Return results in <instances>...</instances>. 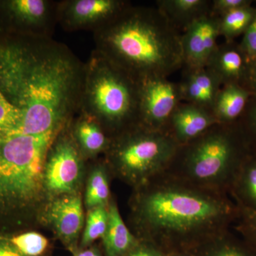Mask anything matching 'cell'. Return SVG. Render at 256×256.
Segmentation results:
<instances>
[{
  "mask_svg": "<svg viewBox=\"0 0 256 256\" xmlns=\"http://www.w3.org/2000/svg\"><path fill=\"white\" fill-rule=\"evenodd\" d=\"M84 76L85 64L52 37H0V92L22 116L16 134L60 132L80 110Z\"/></svg>",
  "mask_w": 256,
  "mask_h": 256,
  "instance_id": "1",
  "label": "cell"
},
{
  "mask_svg": "<svg viewBox=\"0 0 256 256\" xmlns=\"http://www.w3.org/2000/svg\"><path fill=\"white\" fill-rule=\"evenodd\" d=\"M133 223L138 239L166 255L190 252L230 230L238 206L230 195L164 172L136 188Z\"/></svg>",
  "mask_w": 256,
  "mask_h": 256,
  "instance_id": "2",
  "label": "cell"
},
{
  "mask_svg": "<svg viewBox=\"0 0 256 256\" xmlns=\"http://www.w3.org/2000/svg\"><path fill=\"white\" fill-rule=\"evenodd\" d=\"M92 34L96 52L136 82L168 77L183 67L182 34L156 6L128 2Z\"/></svg>",
  "mask_w": 256,
  "mask_h": 256,
  "instance_id": "3",
  "label": "cell"
},
{
  "mask_svg": "<svg viewBox=\"0 0 256 256\" xmlns=\"http://www.w3.org/2000/svg\"><path fill=\"white\" fill-rule=\"evenodd\" d=\"M256 153L238 121L217 124L180 146L166 172L229 194L240 168Z\"/></svg>",
  "mask_w": 256,
  "mask_h": 256,
  "instance_id": "4",
  "label": "cell"
},
{
  "mask_svg": "<svg viewBox=\"0 0 256 256\" xmlns=\"http://www.w3.org/2000/svg\"><path fill=\"white\" fill-rule=\"evenodd\" d=\"M58 133L0 136V222L21 217L41 200L47 153Z\"/></svg>",
  "mask_w": 256,
  "mask_h": 256,
  "instance_id": "5",
  "label": "cell"
},
{
  "mask_svg": "<svg viewBox=\"0 0 256 256\" xmlns=\"http://www.w3.org/2000/svg\"><path fill=\"white\" fill-rule=\"evenodd\" d=\"M80 110L116 137L140 124L138 82L94 50L85 63Z\"/></svg>",
  "mask_w": 256,
  "mask_h": 256,
  "instance_id": "6",
  "label": "cell"
},
{
  "mask_svg": "<svg viewBox=\"0 0 256 256\" xmlns=\"http://www.w3.org/2000/svg\"><path fill=\"white\" fill-rule=\"evenodd\" d=\"M178 146L168 131L139 124L111 139L106 160L116 174L136 190L166 172Z\"/></svg>",
  "mask_w": 256,
  "mask_h": 256,
  "instance_id": "7",
  "label": "cell"
},
{
  "mask_svg": "<svg viewBox=\"0 0 256 256\" xmlns=\"http://www.w3.org/2000/svg\"><path fill=\"white\" fill-rule=\"evenodd\" d=\"M84 160L72 137L68 122L58 133L47 153L44 166L46 192L60 196L75 194L82 176Z\"/></svg>",
  "mask_w": 256,
  "mask_h": 256,
  "instance_id": "8",
  "label": "cell"
},
{
  "mask_svg": "<svg viewBox=\"0 0 256 256\" xmlns=\"http://www.w3.org/2000/svg\"><path fill=\"white\" fill-rule=\"evenodd\" d=\"M137 82L140 124L166 130L170 118L183 102L180 84L162 76L146 77Z\"/></svg>",
  "mask_w": 256,
  "mask_h": 256,
  "instance_id": "9",
  "label": "cell"
},
{
  "mask_svg": "<svg viewBox=\"0 0 256 256\" xmlns=\"http://www.w3.org/2000/svg\"><path fill=\"white\" fill-rule=\"evenodd\" d=\"M58 1L9 0L0 2V12L16 36L52 37L57 20Z\"/></svg>",
  "mask_w": 256,
  "mask_h": 256,
  "instance_id": "10",
  "label": "cell"
},
{
  "mask_svg": "<svg viewBox=\"0 0 256 256\" xmlns=\"http://www.w3.org/2000/svg\"><path fill=\"white\" fill-rule=\"evenodd\" d=\"M129 2L124 0L58 1L57 20L64 30L92 33L102 28Z\"/></svg>",
  "mask_w": 256,
  "mask_h": 256,
  "instance_id": "11",
  "label": "cell"
},
{
  "mask_svg": "<svg viewBox=\"0 0 256 256\" xmlns=\"http://www.w3.org/2000/svg\"><path fill=\"white\" fill-rule=\"evenodd\" d=\"M220 16L208 13L197 18L181 34L183 66L188 70L206 68L218 46Z\"/></svg>",
  "mask_w": 256,
  "mask_h": 256,
  "instance_id": "12",
  "label": "cell"
},
{
  "mask_svg": "<svg viewBox=\"0 0 256 256\" xmlns=\"http://www.w3.org/2000/svg\"><path fill=\"white\" fill-rule=\"evenodd\" d=\"M206 68L220 80L222 86L236 84L249 90L250 67L239 43L225 42L218 44Z\"/></svg>",
  "mask_w": 256,
  "mask_h": 256,
  "instance_id": "13",
  "label": "cell"
},
{
  "mask_svg": "<svg viewBox=\"0 0 256 256\" xmlns=\"http://www.w3.org/2000/svg\"><path fill=\"white\" fill-rule=\"evenodd\" d=\"M47 220L64 242L74 245L84 223L82 197L75 193L56 198L48 206Z\"/></svg>",
  "mask_w": 256,
  "mask_h": 256,
  "instance_id": "14",
  "label": "cell"
},
{
  "mask_svg": "<svg viewBox=\"0 0 256 256\" xmlns=\"http://www.w3.org/2000/svg\"><path fill=\"white\" fill-rule=\"evenodd\" d=\"M218 124L212 112L182 102L170 118L166 130L180 146L186 144Z\"/></svg>",
  "mask_w": 256,
  "mask_h": 256,
  "instance_id": "15",
  "label": "cell"
},
{
  "mask_svg": "<svg viewBox=\"0 0 256 256\" xmlns=\"http://www.w3.org/2000/svg\"><path fill=\"white\" fill-rule=\"evenodd\" d=\"M70 133L82 156L95 158L109 148L112 138L98 120L80 110L69 122Z\"/></svg>",
  "mask_w": 256,
  "mask_h": 256,
  "instance_id": "16",
  "label": "cell"
},
{
  "mask_svg": "<svg viewBox=\"0 0 256 256\" xmlns=\"http://www.w3.org/2000/svg\"><path fill=\"white\" fill-rule=\"evenodd\" d=\"M183 79L178 82L183 102L203 108L212 112L216 98L222 85L206 68L185 69Z\"/></svg>",
  "mask_w": 256,
  "mask_h": 256,
  "instance_id": "17",
  "label": "cell"
},
{
  "mask_svg": "<svg viewBox=\"0 0 256 256\" xmlns=\"http://www.w3.org/2000/svg\"><path fill=\"white\" fill-rule=\"evenodd\" d=\"M208 0H160L156 8L178 32L185 31L197 18L212 12Z\"/></svg>",
  "mask_w": 256,
  "mask_h": 256,
  "instance_id": "18",
  "label": "cell"
},
{
  "mask_svg": "<svg viewBox=\"0 0 256 256\" xmlns=\"http://www.w3.org/2000/svg\"><path fill=\"white\" fill-rule=\"evenodd\" d=\"M108 222L102 237L106 256H124L139 242L124 224L118 207L112 200L109 204Z\"/></svg>",
  "mask_w": 256,
  "mask_h": 256,
  "instance_id": "19",
  "label": "cell"
},
{
  "mask_svg": "<svg viewBox=\"0 0 256 256\" xmlns=\"http://www.w3.org/2000/svg\"><path fill=\"white\" fill-rule=\"evenodd\" d=\"M252 96V92L240 86H223L216 98L212 114L218 124L237 122L244 114Z\"/></svg>",
  "mask_w": 256,
  "mask_h": 256,
  "instance_id": "20",
  "label": "cell"
},
{
  "mask_svg": "<svg viewBox=\"0 0 256 256\" xmlns=\"http://www.w3.org/2000/svg\"><path fill=\"white\" fill-rule=\"evenodd\" d=\"M229 195L236 203L256 213V152L242 164Z\"/></svg>",
  "mask_w": 256,
  "mask_h": 256,
  "instance_id": "21",
  "label": "cell"
},
{
  "mask_svg": "<svg viewBox=\"0 0 256 256\" xmlns=\"http://www.w3.org/2000/svg\"><path fill=\"white\" fill-rule=\"evenodd\" d=\"M201 256H256V252L245 240L236 238L230 230L198 248Z\"/></svg>",
  "mask_w": 256,
  "mask_h": 256,
  "instance_id": "22",
  "label": "cell"
},
{
  "mask_svg": "<svg viewBox=\"0 0 256 256\" xmlns=\"http://www.w3.org/2000/svg\"><path fill=\"white\" fill-rule=\"evenodd\" d=\"M256 6L252 4L232 10L220 16V36L225 42L235 41V38L246 31L255 16Z\"/></svg>",
  "mask_w": 256,
  "mask_h": 256,
  "instance_id": "23",
  "label": "cell"
},
{
  "mask_svg": "<svg viewBox=\"0 0 256 256\" xmlns=\"http://www.w3.org/2000/svg\"><path fill=\"white\" fill-rule=\"evenodd\" d=\"M90 174L86 192V205L88 210L108 206L110 186L107 168L104 164L97 165Z\"/></svg>",
  "mask_w": 256,
  "mask_h": 256,
  "instance_id": "24",
  "label": "cell"
},
{
  "mask_svg": "<svg viewBox=\"0 0 256 256\" xmlns=\"http://www.w3.org/2000/svg\"><path fill=\"white\" fill-rule=\"evenodd\" d=\"M4 240L10 242L24 256H38L46 250L48 240L37 232H26L15 235H1Z\"/></svg>",
  "mask_w": 256,
  "mask_h": 256,
  "instance_id": "25",
  "label": "cell"
},
{
  "mask_svg": "<svg viewBox=\"0 0 256 256\" xmlns=\"http://www.w3.org/2000/svg\"><path fill=\"white\" fill-rule=\"evenodd\" d=\"M108 207H96L88 210L82 236V246H88L97 239L102 238L105 235L108 222Z\"/></svg>",
  "mask_w": 256,
  "mask_h": 256,
  "instance_id": "26",
  "label": "cell"
},
{
  "mask_svg": "<svg viewBox=\"0 0 256 256\" xmlns=\"http://www.w3.org/2000/svg\"><path fill=\"white\" fill-rule=\"evenodd\" d=\"M22 120L21 112L0 92V136L18 133Z\"/></svg>",
  "mask_w": 256,
  "mask_h": 256,
  "instance_id": "27",
  "label": "cell"
},
{
  "mask_svg": "<svg viewBox=\"0 0 256 256\" xmlns=\"http://www.w3.org/2000/svg\"><path fill=\"white\" fill-rule=\"evenodd\" d=\"M236 204L238 214L237 220L234 224V229L256 252V213L242 205Z\"/></svg>",
  "mask_w": 256,
  "mask_h": 256,
  "instance_id": "28",
  "label": "cell"
},
{
  "mask_svg": "<svg viewBox=\"0 0 256 256\" xmlns=\"http://www.w3.org/2000/svg\"><path fill=\"white\" fill-rule=\"evenodd\" d=\"M238 121L256 152V96H252Z\"/></svg>",
  "mask_w": 256,
  "mask_h": 256,
  "instance_id": "29",
  "label": "cell"
},
{
  "mask_svg": "<svg viewBox=\"0 0 256 256\" xmlns=\"http://www.w3.org/2000/svg\"><path fill=\"white\" fill-rule=\"evenodd\" d=\"M239 45L246 57L252 70L256 66V6L255 16L246 31L242 34V40Z\"/></svg>",
  "mask_w": 256,
  "mask_h": 256,
  "instance_id": "30",
  "label": "cell"
},
{
  "mask_svg": "<svg viewBox=\"0 0 256 256\" xmlns=\"http://www.w3.org/2000/svg\"><path fill=\"white\" fill-rule=\"evenodd\" d=\"M252 0H213L212 14L220 16L232 10L252 4Z\"/></svg>",
  "mask_w": 256,
  "mask_h": 256,
  "instance_id": "31",
  "label": "cell"
},
{
  "mask_svg": "<svg viewBox=\"0 0 256 256\" xmlns=\"http://www.w3.org/2000/svg\"><path fill=\"white\" fill-rule=\"evenodd\" d=\"M124 256H166V255L152 244L139 240L137 245L133 247Z\"/></svg>",
  "mask_w": 256,
  "mask_h": 256,
  "instance_id": "32",
  "label": "cell"
},
{
  "mask_svg": "<svg viewBox=\"0 0 256 256\" xmlns=\"http://www.w3.org/2000/svg\"><path fill=\"white\" fill-rule=\"evenodd\" d=\"M0 256H24L10 242L0 236Z\"/></svg>",
  "mask_w": 256,
  "mask_h": 256,
  "instance_id": "33",
  "label": "cell"
},
{
  "mask_svg": "<svg viewBox=\"0 0 256 256\" xmlns=\"http://www.w3.org/2000/svg\"><path fill=\"white\" fill-rule=\"evenodd\" d=\"M249 90L252 96H256V66L250 70V82H249Z\"/></svg>",
  "mask_w": 256,
  "mask_h": 256,
  "instance_id": "34",
  "label": "cell"
},
{
  "mask_svg": "<svg viewBox=\"0 0 256 256\" xmlns=\"http://www.w3.org/2000/svg\"><path fill=\"white\" fill-rule=\"evenodd\" d=\"M76 256H101L98 250L95 248L87 249V250H82L78 252Z\"/></svg>",
  "mask_w": 256,
  "mask_h": 256,
  "instance_id": "35",
  "label": "cell"
},
{
  "mask_svg": "<svg viewBox=\"0 0 256 256\" xmlns=\"http://www.w3.org/2000/svg\"><path fill=\"white\" fill-rule=\"evenodd\" d=\"M166 256H192L190 252H174V254H170Z\"/></svg>",
  "mask_w": 256,
  "mask_h": 256,
  "instance_id": "36",
  "label": "cell"
}]
</instances>
